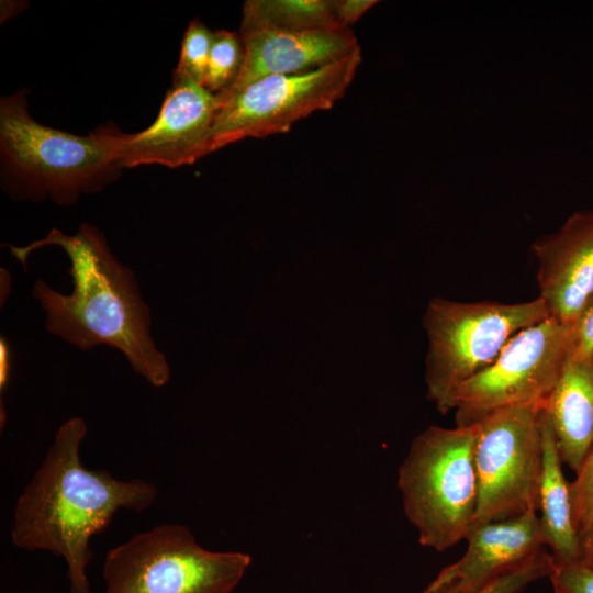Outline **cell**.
Listing matches in <instances>:
<instances>
[{
  "instance_id": "cell-1",
  "label": "cell",
  "mask_w": 593,
  "mask_h": 593,
  "mask_svg": "<svg viewBox=\"0 0 593 593\" xmlns=\"http://www.w3.org/2000/svg\"><path fill=\"white\" fill-rule=\"evenodd\" d=\"M24 269L32 251L58 246L68 256L74 289L63 294L36 280L32 295L46 314V329L81 350L108 345L154 387L165 385L170 368L150 336V312L132 270L110 250L104 236L83 223L75 235L57 228L24 247L8 245Z\"/></svg>"
},
{
  "instance_id": "cell-2",
  "label": "cell",
  "mask_w": 593,
  "mask_h": 593,
  "mask_svg": "<svg viewBox=\"0 0 593 593\" xmlns=\"http://www.w3.org/2000/svg\"><path fill=\"white\" fill-rule=\"evenodd\" d=\"M86 422L72 417L60 425L41 466L16 501L12 544L46 550L67 563L70 593H90L87 566L90 538L103 532L120 508L143 511L157 489L144 480L122 481L80 461Z\"/></svg>"
},
{
  "instance_id": "cell-3",
  "label": "cell",
  "mask_w": 593,
  "mask_h": 593,
  "mask_svg": "<svg viewBox=\"0 0 593 593\" xmlns=\"http://www.w3.org/2000/svg\"><path fill=\"white\" fill-rule=\"evenodd\" d=\"M479 425H432L411 443L398 472L403 511L422 546L444 551L463 540L474 523Z\"/></svg>"
},
{
  "instance_id": "cell-4",
  "label": "cell",
  "mask_w": 593,
  "mask_h": 593,
  "mask_svg": "<svg viewBox=\"0 0 593 593\" xmlns=\"http://www.w3.org/2000/svg\"><path fill=\"white\" fill-rule=\"evenodd\" d=\"M121 132L100 127L79 136L42 125L27 113L23 93L0 102V145L5 169L26 191L70 204L101 189L115 171Z\"/></svg>"
},
{
  "instance_id": "cell-5",
  "label": "cell",
  "mask_w": 593,
  "mask_h": 593,
  "mask_svg": "<svg viewBox=\"0 0 593 593\" xmlns=\"http://www.w3.org/2000/svg\"><path fill=\"white\" fill-rule=\"evenodd\" d=\"M549 316L539 296L517 303L432 299L423 317L428 400L441 414L452 411L462 383L490 366L518 332Z\"/></svg>"
},
{
  "instance_id": "cell-6",
  "label": "cell",
  "mask_w": 593,
  "mask_h": 593,
  "mask_svg": "<svg viewBox=\"0 0 593 593\" xmlns=\"http://www.w3.org/2000/svg\"><path fill=\"white\" fill-rule=\"evenodd\" d=\"M251 563L239 551H211L179 524L134 535L108 551L104 593H233Z\"/></svg>"
},
{
  "instance_id": "cell-7",
  "label": "cell",
  "mask_w": 593,
  "mask_h": 593,
  "mask_svg": "<svg viewBox=\"0 0 593 593\" xmlns=\"http://www.w3.org/2000/svg\"><path fill=\"white\" fill-rule=\"evenodd\" d=\"M572 346V324L552 316L518 332L490 366L456 391L452 404L456 426L475 425L489 414L510 406H544Z\"/></svg>"
},
{
  "instance_id": "cell-8",
  "label": "cell",
  "mask_w": 593,
  "mask_h": 593,
  "mask_svg": "<svg viewBox=\"0 0 593 593\" xmlns=\"http://www.w3.org/2000/svg\"><path fill=\"white\" fill-rule=\"evenodd\" d=\"M361 60L359 46L320 68L269 76L245 87L221 105L211 153L245 138L289 132L295 122L332 109L346 93Z\"/></svg>"
},
{
  "instance_id": "cell-9",
  "label": "cell",
  "mask_w": 593,
  "mask_h": 593,
  "mask_svg": "<svg viewBox=\"0 0 593 593\" xmlns=\"http://www.w3.org/2000/svg\"><path fill=\"white\" fill-rule=\"evenodd\" d=\"M542 410L540 404L510 406L478 423L479 492L473 525L538 511Z\"/></svg>"
},
{
  "instance_id": "cell-10",
  "label": "cell",
  "mask_w": 593,
  "mask_h": 593,
  "mask_svg": "<svg viewBox=\"0 0 593 593\" xmlns=\"http://www.w3.org/2000/svg\"><path fill=\"white\" fill-rule=\"evenodd\" d=\"M219 110L217 94L192 80L172 79L155 122L136 134L121 133L118 168L153 164L176 168L195 163L211 153Z\"/></svg>"
},
{
  "instance_id": "cell-11",
  "label": "cell",
  "mask_w": 593,
  "mask_h": 593,
  "mask_svg": "<svg viewBox=\"0 0 593 593\" xmlns=\"http://www.w3.org/2000/svg\"><path fill=\"white\" fill-rule=\"evenodd\" d=\"M539 298L550 316L572 324L593 292V208L571 214L533 243Z\"/></svg>"
},
{
  "instance_id": "cell-12",
  "label": "cell",
  "mask_w": 593,
  "mask_h": 593,
  "mask_svg": "<svg viewBox=\"0 0 593 593\" xmlns=\"http://www.w3.org/2000/svg\"><path fill=\"white\" fill-rule=\"evenodd\" d=\"M244 61L235 83L217 94L221 105L250 83L269 76L290 75L320 68L359 47L347 26L299 32L239 33Z\"/></svg>"
},
{
  "instance_id": "cell-13",
  "label": "cell",
  "mask_w": 593,
  "mask_h": 593,
  "mask_svg": "<svg viewBox=\"0 0 593 593\" xmlns=\"http://www.w3.org/2000/svg\"><path fill=\"white\" fill-rule=\"evenodd\" d=\"M465 540V555L451 566L455 578L448 588L455 593L474 592L517 568L544 550L536 511L515 517L473 525Z\"/></svg>"
},
{
  "instance_id": "cell-14",
  "label": "cell",
  "mask_w": 593,
  "mask_h": 593,
  "mask_svg": "<svg viewBox=\"0 0 593 593\" xmlns=\"http://www.w3.org/2000/svg\"><path fill=\"white\" fill-rule=\"evenodd\" d=\"M544 411L563 463L577 471L593 446V356L569 357Z\"/></svg>"
},
{
  "instance_id": "cell-15",
  "label": "cell",
  "mask_w": 593,
  "mask_h": 593,
  "mask_svg": "<svg viewBox=\"0 0 593 593\" xmlns=\"http://www.w3.org/2000/svg\"><path fill=\"white\" fill-rule=\"evenodd\" d=\"M542 468L538 493L540 532L557 563L579 560V538L574 526L570 485L549 417L541 412Z\"/></svg>"
},
{
  "instance_id": "cell-16",
  "label": "cell",
  "mask_w": 593,
  "mask_h": 593,
  "mask_svg": "<svg viewBox=\"0 0 593 593\" xmlns=\"http://www.w3.org/2000/svg\"><path fill=\"white\" fill-rule=\"evenodd\" d=\"M329 0H248L239 33L299 32L339 26Z\"/></svg>"
},
{
  "instance_id": "cell-17",
  "label": "cell",
  "mask_w": 593,
  "mask_h": 593,
  "mask_svg": "<svg viewBox=\"0 0 593 593\" xmlns=\"http://www.w3.org/2000/svg\"><path fill=\"white\" fill-rule=\"evenodd\" d=\"M551 553L541 550L517 568L504 573L483 588L471 593H521L528 584L541 578H548L553 568ZM455 578L451 566L440 571L430 583L429 593H455L448 583Z\"/></svg>"
},
{
  "instance_id": "cell-18",
  "label": "cell",
  "mask_w": 593,
  "mask_h": 593,
  "mask_svg": "<svg viewBox=\"0 0 593 593\" xmlns=\"http://www.w3.org/2000/svg\"><path fill=\"white\" fill-rule=\"evenodd\" d=\"M243 61L239 34L225 30L214 32L203 87L214 94L227 91L238 78Z\"/></svg>"
},
{
  "instance_id": "cell-19",
  "label": "cell",
  "mask_w": 593,
  "mask_h": 593,
  "mask_svg": "<svg viewBox=\"0 0 593 593\" xmlns=\"http://www.w3.org/2000/svg\"><path fill=\"white\" fill-rule=\"evenodd\" d=\"M213 34L201 21H192L184 32L174 79H189L204 85Z\"/></svg>"
},
{
  "instance_id": "cell-20",
  "label": "cell",
  "mask_w": 593,
  "mask_h": 593,
  "mask_svg": "<svg viewBox=\"0 0 593 593\" xmlns=\"http://www.w3.org/2000/svg\"><path fill=\"white\" fill-rule=\"evenodd\" d=\"M575 473L569 485L573 522L579 534L593 514V446Z\"/></svg>"
},
{
  "instance_id": "cell-21",
  "label": "cell",
  "mask_w": 593,
  "mask_h": 593,
  "mask_svg": "<svg viewBox=\"0 0 593 593\" xmlns=\"http://www.w3.org/2000/svg\"><path fill=\"white\" fill-rule=\"evenodd\" d=\"M548 578L555 593H593V568L579 560L555 562Z\"/></svg>"
},
{
  "instance_id": "cell-22",
  "label": "cell",
  "mask_w": 593,
  "mask_h": 593,
  "mask_svg": "<svg viewBox=\"0 0 593 593\" xmlns=\"http://www.w3.org/2000/svg\"><path fill=\"white\" fill-rule=\"evenodd\" d=\"M573 326V346L571 357L590 358L593 356V292L584 303Z\"/></svg>"
},
{
  "instance_id": "cell-23",
  "label": "cell",
  "mask_w": 593,
  "mask_h": 593,
  "mask_svg": "<svg viewBox=\"0 0 593 593\" xmlns=\"http://www.w3.org/2000/svg\"><path fill=\"white\" fill-rule=\"evenodd\" d=\"M333 14L336 21L343 25L350 27L356 23L368 10L378 3L376 0H329Z\"/></svg>"
},
{
  "instance_id": "cell-24",
  "label": "cell",
  "mask_w": 593,
  "mask_h": 593,
  "mask_svg": "<svg viewBox=\"0 0 593 593\" xmlns=\"http://www.w3.org/2000/svg\"><path fill=\"white\" fill-rule=\"evenodd\" d=\"M579 561L593 568V514L579 532Z\"/></svg>"
},
{
  "instance_id": "cell-25",
  "label": "cell",
  "mask_w": 593,
  "mask_h": 593,
  "mask_svg": "<svg viewBox=\"0 0 593 593\" xmlns=\"http://www.w3.org/2000/svg\"><path fill=\"white\" fill-rule=\"evenodd\" d=\"M9 349L4 338H1L0 342V389L1 391L5 388L9 378Z\"/></svg>"
},
{
  "instance_id": "cell-26",
  "label": "cell",
  "mask_w": 593,
  "mask_h": 593,
  "mask_svg": "<svg viewBox=\"0 0 593 593\" xmlns=\"http://www.w3.org/2000/svg\"><path fill=\"white\" fill-rule=\"evenodd\" d=\"M429 592H430V584L425 590H423L421 593H429Z\"/></svg>"
}]
</instances>
